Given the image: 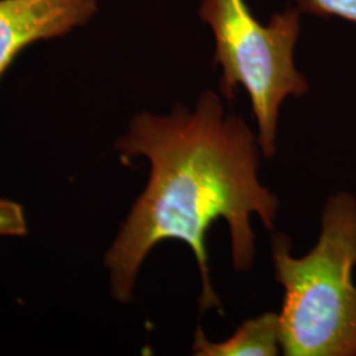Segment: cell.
Instances as JSON below:
<instances>
[{
    "label": "cell",
    "instance_id": "cell-3",
    "mask_svg": "<svg viewBox=\"0 0 356 356\" xmlns=\"http://www.w3.org/2000/svg\"><path fill=\"white\" fill-rule=\"evenodd\" d=\"M200 15L216 36L214 65L222 67V94L232 101L238 86L245 88L257 120L261 153L273 157L281 103L309 90L293 61L300 10L275 13L268 26L254 19L245 0H204Z\"/></svg>",
    "mask_w": 356,
    "mask_h": 356
},
{
    "label": "cell",
    "instance_id": "cell-4",
    "mask_svg": "<svg viewBox=\"0 0 356 356\" xmlns=\"http://www.w3.org/2000/svg\"><path fill=\"white\" fill-rule=\"evenodd\" d=\"M97 0H0V78L29 44L86 23Z\"/></svg>",
    "mask_w": 356,
    "mask_h": 356
},
{
    "label": "cell",
    "instance_id": "cell-5",
    "mask_svg": "<svg viewBox=\"0 0 356 356\" xmlns=\"http://www.w3.org/2000/svg\"><path fill=\"white\" fill-rule=\"evenodd\" d=\"M280 351V317L272 312L247 319L223 342L209 341L198 327L193 342V355L197 356H276Z\"/></svg>",
    "mask_w": 356,
    "mask_h": 356
},
{
    "label": "cell",
    "instance_id": "cell-1",
    "mask_svg": "<svg viewBox=\"0 0 356 356\" xmlns=\"http://www.w3.org/2000/svg\"><path fill=\"white\" fill-rule=\"evenodd\" d=\"M115 148L124 159L147 157L151 176L106 254L113 296L128 302L153 247L176 239L189 245L200 268L201 312L223 314L210 281L207 231L218 219L227 222L232 264L244 272L256 254L251 216L268 231L276 229L280 202L259 179V138L241 116L225 114L216 92L206 91L193 113L178 106L165 116L138 115Z\"/></svg>",
    "mask_w": 356,
    "mask_h": 356
},
{
    "label": "cell",
    "instance_id": "cell-2",
    "mask_svg": "<svg viewBox=\"0 0 356 356\" xmlns=\"http://www.w3.org/2000/svg\"><path fill=\"white\" fill-rule=\"evenodd\" d=\"M288 235L272 241L275 276L284 288L281 350L288 356L356 355V200L331 197L316 247L291 254Z\"/></svg>",
    "mask_w": 356,
    "mask_h": 356
},
{
    "label": "cell",
    "instance_id": "cell-6",
    "mask_svg": "<svg viewBox=\"0 0 356 356\" xmlns=\"http://www.w3.org/2000/svg\"><path fill=\"white\" fill-rule=\"evenodd\" d=\"M300 11L339 16L356 23V0H298Z\"/></svg>",
    "mask_w": 356,
    "mask_h": 356
},
{
    "label": "cell",
    "instance_id": "cell-7",
    "mask_svg": "<svg viewBox=\"0 0 356 356\" xmlns=\"http://www.w3.org/2000/svg\"><path fill=\"white\" fill-rule=\"evenodd\" d=\"M26 232V216L23 207L13 201L0 200V235L23 236Z\"/></svg>",
    "mask_w": 356,
    "mask_h": 356
}]
</instances>
